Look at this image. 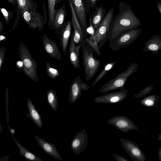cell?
Segmentation results:
<instances>
[{"label":"cell","mask_w":161,"mask_h":161,"mask_svg":"<svg viewBox=\"0 0 161 161\" xmlns=\"http://www.w3.org/2000/svg\"><path fill=\"white\" fill-rule=\"evenodd\" d=\"M141 24L140 20L130 5L126 3L120 2L119 12L111 23L108 39H112L124 31L137 28Z\"/></svg>","instance_id":"6da1fadb"},{"label":"cell","mask_w":161,"mask_h":161,"mask_svg":"<svg viewBox=\"0 0 161 161\" xmlns=\"http://www.w3.org/2000/svg\"><path fill=\"white\" fill-rule=\"evenodd\" d=\"M82 65L84 67L86 80H91L99 70L100 61L96 59L93 56L95 52L89 44L86 43L82 46Z\"/></svg>","instance_id":"7a4b0ae2"},{"label":"cell","mask_w":161,"mask_h":161,"mask_svg":"<svg viewBox=\"0 0 161 161\" xmlns=\"http://www.w3.org/2000/svg\"><path fill=\"white\" fill-rule=\"evenodd\" d=\"M114 8H110L94 31L93 35L88 38L90 41L98 45L99 49L103 47L108 39L111 23L114 18Z\"/></svg>","instance_id":"3957f363"},{"label":"cell","mask_w":161,"mask_h":161,"mask_svg":"<svg viewBox=\"0 0 161 161\" xmlns=\"http://www.w3.org/2000/svg\"><path fill=\"white\" fill-rule=\"evenodd\" d=\"M138 67V64L136 63L131 64L125 71L102 85L97 92L104 94L115 90L125 89V85L128 78L136 72Z\"/></svg>","instance_id":"277c9868"},{"label":"cell","mask_w":161,"mask_h":161,"mask_svg":"<svg viewBox=\"0 0 161 161\" xmlns=\"http://www.w3.org/2000/svg\"><path fill=\"white\" fill-rule=\"evenodd\" d=\"M19 51L20 59L23 63L22 70L25 74L32 80L38 82L36 62L32 58L27 48L22 43L19 44Z\"/></svg>","instance_id":"5b68a950"},{"label":"cell","mask_w":161,"mask_h":161,"mask_svg":"<svg viewBox=\"0 0 161 161\" xmlns=\"http://www.w3.org/2000/svg\"><path fill=\"white\" fill-rule=\"evenodd\" d=\"M142 28H135L124 31L109 40V46L112 51H117L131 44L141 35Z\"/></svg>","instance_id":"8992f818"},{"label":"cell","mask_w":161,"mask_h":161,"mask_svg":"<svg viewBox=\"0 0 161 161\" xmlns=\"http://www.w3.org/2000/svg\"><path fill=\"white\" fill-rule=\"evenodd\" d=\"M19 14L30 28L38 29L40 31L46 24L44 16L36 9L19 11Z\"/></svg>","instance_id":"52a82bcc"},{"label":"cell","mask_w":161,"mask_h":161,"mask_svg":"<svg viewBox=\"0 0 161 161\" xmlns=\"http://www.w3.org/2000/svg\"><path fill=\"white\" fill-rule=\"evenodd\" d=\"M121 144L130 158L134 161H145L146 157L137 144L127 139L120 138Z\"/></svg>","instance_id":"ba28073f"},{"label":"cell","mask_w":161,"mask_h":161,"mask_svg":"<svg viewBox=\"0 0 161 161\" xmlns=\"http://www.w3.org/2000/svg\"><path fill=\"white\" fill-rule=\"evenodd\" d=\"M107 123L115 127L123 132L127 133L130 130L139 131L140 130L129 118L125 116H116L109 119Z\"/></svg>","instance_id":"9c48e42d"},{"label":"cell","mask_w":161,"mask_h":161,"mask_svg":"<svg viewBox=\"0 0 161 161\" xmlns=\"http://www.w3.org/2000/svg\"><path fill=\"white\" fill-rule=\"evenodd\" d=\"M90 87L86 82L83 83L80 76L76 77L70 87L69 100L71 103L76 102L80 98L83 91H87Z\"/></svg>","instance_id":"30bf717a"},{"label":"cell","mask_w":161,"mask_h":161,"mask_svg":"<svg viewBox=\"0 0 161 161\" xmlns=\"http://www.w3.org/2000/svg\"><path fill=\"white\" fill-rule=\"evenodd\" d=\"M128 91L127 89L120 90L104 94L95 97L94 101L97 103H118L124 100L126 97Z\"/></svg>","instance_id":"8fae6325"},{"label":"cell","mask_w":161,"mask_h":161,"mask_svg":"<svg viewBox=\"0 0 161 161\" xmlns=\"http://www.w3.org/2000/svg\"><path fill=\"white\" fill-rule=\"evenodd\" d=\"M71 13V22L74 29L72 33L74 35V39L76 45L80 43L83 44L86 43L85 39L86 35L84 32L82 27L79 21L70 0H69Z\"/></svg>","instance_id":"7c38bea8"},{"label":"cell","mask_w":161,"mask_h":161,"mask_svg":"<svg viewBox=\"0 0 161 161\" xmlns=\"http://www.w3.org/2000/svg\"><path fill=\"white\" fill-rule=\"evenodd\" d=\"M87 143L88 136L84 129L75 134L71 142L70 147L74 154L78 155L84 150Z\"/></svg>","instance_id":"4fadbf2b"},{"label":"cell","mask_w":161,"mask_h":161,"mask_svg":"<svg viewBox=\"0 0 161 161\" xmlns=\"http://www.w3.org/2000/svg\"><path fill=\"white\" fill-rule=\"evenodd\" d=\"M72 3L77 18L85 33L86 32L87 25V12L82 0H70Z\"/></svg>","instance_id":"5bb4252c"},{"label":"cell","mask_w":161,"mask_h":161,"mask_svg":"<svg viewBox=\"0 0 161 161\" xmlns=\"http://www.w3.org/2000/svg\"><path fill=\"white\" fill-rule=\"evenodd\" d=\"M83 44L80 43L76 45L74 39V35L72 33L70 38L69 48V53L70 61L76 69L78 68L80 70L81 67L79 59L80 50Z\"/></svg>","instance_id":"9a60e30c"},{"label":"cell","mask_w":161,"mask_h":161,"mask_svg":"<svg viewBox=\"0 0 161 161\" xmlns=\"http://www.w3.org/2000/svg\"><path fill=\"white\" fill-rule=\"evenodd\" d=\"M42 42L45 50L50 57L58 60H61L62 56L58 47L47 35L43 36Z\"/></svg>","instance_id":"2e32d148"},{"label":"cell","mask_w":161,"mask_h":161,"mask_svg":"<svg viewBox=\"0 0 161 161\" xmlns=\"http://www.w3.org/2000/svg\"><path fill=\"white\" fill-rule=\"evenodd\" d=\"M35 138L38 146L43 150V152L46 153L58 160H62V158L53 144L50 143L45 141L40 138L38 135L35 136Z\"/></svg>","instance_id":"e0dca14e"},{"label":"cell","mask_w":161,"mask_h":161,"mask_svg":"<svg viewBox=\"0 0 161 161\" xmlns=\"http://www.w3.org/2000/svg\"><path fill=\"white\" fill-rule=\"evenodd\" d=\"M72 25L71 21L69 20L67 22H64L60 29V45L65 55H66V53L71 32Z\"/></svg>","instance_id":"ac0fdd59"},{"label":"cell","mask_w":161,"mask_h":161,"mask_svg":"<svg viewBox=\"0 0 161 161\" xmlns=\"http://www.w3.org/2000/svg\"><path fill=\"white\" fill-rule=\"evenodd\" d=\"M144 52H151L155 54L161 50V35H155L153 36L146 42L142 50Z\"/></svg>","instance_id":"d6986e66"},{"label":"cell","mask_w":161,"mask_h":161,"mask_svg":"<svg viewBox=\"0 0 161 161\" xmlns=\"http://www.w3.org/2000/svg\"><path fill=\"white\" fill-rule=\"evenodd\" d=\"M106 9L101 5L98 7L97 5L95 7V10L92 15L89 14L90 20L95 31L98 28L103 20L105 15Z\"/></svg>","instance_id":"ffe728a7"},{"label":"cell","mask_w":161,"mask_h":161,"mask_svg":"<svg viewBox=\"0 0 161 161\" xmlns=\"http://www.w3.org/2000/svg\"><path fill=\"white\" fill-rule=\"evenodd\" d=\"M67 15L66 7L63 4L60 7L55 13L52 28L56 30H59L62 26Z\"/></svg>","instance_id":"44dd1931"},{"label":"cell","mask_w":161,"mask_h":161,"mask_svg":"<svg viewBox=\"0 0 161 161\" xmlns=\"http://www.w3.org/2000/svg\"><path fill=\"white\" fill-rule=\"evenodd\" d=\"M27 105L28 110V117H30L34 124L39 128H41L42 123L41 115L36 109L31 99L27 98Z\"/></svg>","instance_id":"7402d4cb"},{"label":"cell","mask_w":161,"mask_h":161,"mask_svg":"<svg viewBox=\"0 0 161 161\" xmlns=\"http://www.w3.org/2000/svg\"><path fill=\"white\" fill-rule=\"evenodd\" d=\"M13 138L19 149V154L24 157L25 159L28 160L43 161L35 154L24 147L16 140L14 137H13Z\"/></svg>","instance_id":"603a6c76"},{"label":"cell","mask_w":161,"mask_h":161,"mask_svg":"<svg viewBox=\"0 0 161 161\" xmlns=\"http://www.w3.org/2000/svg\"><path fill=\"white\" fill-rule=\"evenodd\" d=\"M19 11L23 10L36 9L37 5L33 0H16Z\"/></svg>","instance_id":"cb8c5ba5"},{"label":"cell","mask_w":161,"mask_h":161,"mask_svg":"<svg viewBox=\"0 0 161 161\" xmlns=\"http://www.w3.org/2000/svg\"><path fill=\"white\" fill-rule=\"evenodd\" d=\"M48 104L54 111L58 109V102L56 92L53 90H49L47 93Z\"/></svg>","instance_id":"d4e9b609"},{"label":"cell","mask_w":161,"mask_h":161,"mask_svg":"<svg viewBox=\"0 0 161 161\" xmlns=\"http://www.w3.org/2000/svg\"><path fill=\"white\" fill-rule=\"evenodd\" d=\"M159 101L158 96L157 95L153 94L142 99L140 101V103L142 105L144 106L153 107L156 106Z\"/></svg>","instance_id":"484cf974"},{"label":"cell","mask_w":161,"mask_h":161,"mask_svg":"<svg viewBox=\"0 0 161 161\" xmlns=\"http://www.w3.org/2000/svg\"><path fill=\"white\" fill-rule=\"evenodd\" d=\"M56 0H47L48 11V25L52 26L56 10L55 9Z\"/></svg>","instance_id":"4316f807"},{"label":"cell","mask_w":161,"mask_h":161,"mask_svg":"<svg viewBox=\"0 0 161 161\" xmlns=\"http://www.w3.org/2000/svg\"><path fill=\"white\" fill-rule=\"evenodd\" d=\"M116 62L113 61L107 64L93 82L92 86H95L106 73L113 68Z\"/></svg>","instance_id":"83f0119b"},{"label":"cell","mask_w":161,"mask_h":161,"mask_svg":"<svg viewBox=\"0 0 161 161\" xmlns=\"http://www.w3.org/2000/svg\"><path fill=\"white\" fill-rule=\"evenodd\" d=\"M45 68L47 75L51 78L55 79L60 75L59 70L52 68L48 62L46 63Z\"/></svg>","instance_id":"f1b7e54d"},{"label":"cell","mask_w":161,"mask_h":161,"mask_svg":"<svg viewBox=\"0 0 161 161\" xmlns=\"http://www.w3.org/2000/svg\"><path fill=\"white\" fill-rule=\"evenodd\" d=\"M86 8L87 13L91 14V8H95L97 3L99 0H82Z\"/></svg>","instance_id":"f546056e"},{"label":"cell","mask_w":161,"mask_h":161,"mask_svg":"<svg viewBox=\"0 0 161 161\" xmlns=\"http://www.w3.org/2000/svg\"><path fill=\"white\" fill-rule=\"evenodd\" d=\"M153 89V86H150L145 87L137 94H135L134 96L136 98L142 97L151 93Z\"/></svg>","instance_id":"4dcf8cb0"},{"label":"cell","mask_w":161,"mask_h":161,"mask_svg":"<svg viewBox=\"0 0 161 161\" xmlns=\"http://www.w3.org/2000/svg\"><path fill=\"white\" fill-rule=\"evenodd\" d=\"M85 40L86 43L89 44L92 47L96 52L97 55L100 56L101 55V53L99 50L100 49L98 47V45L90 41L87 37H86Z\"/></svg>","instance_id":"1f68e13d"},{"label":"cell","mask_w":161,"mask_h":161,"mask_svg":"<svg viewBox=\"0 0 161 161\" xmlns=\"http://www.w3.org/2000/svg\"><path fill=\"white\" fill-rule=\"evenodd\" d=\"M0 10L3 14L6 22L7 24L8 23L10 19L12 17L13 15H10V12L4 8H1Z\"/></svg>","instance_id":"d6a6232c"},{"label":"cell","mask_w":161,"mask_h":161,"mask_svg":"<svg viewBox=\"0 0 161 161\" xmlns=\"http://www.w3.org/2000/svg\"><path fill=\"white\" fill-rule=\"evenodd\" d=\"M6 49L4 47L0 48V71L2 68L5 54Z\"/></svg>","instance_id":"836d02e7"},{"label":"cell","mask_w":161,"mask_h":161,"mask_svg":"<svg viewBox=\"0 0 161 161\" xmlns=\"http://www.w3.org/2000/svg\"><path fill=\"white\" fill-rule=\"evenodd\" d=\"M5 102L6 105V113L7 123H9V117L8 111V89L6 88L5 93Z\"/></svg>","instance_id":"e575fe53"},{"label":"cell","mask_w":161,"mask_h":161,"mask_svg":"<svg viewBox=\"0 0 161 161\" xmlns=\"http://www.w3.org/2000/svg\"><path fill=\"white\" fill-rule=\"evenodd\" d=\"M112 156L115 159L116 161H129L122 156L118 154L112 153Z\"/></svg>","instance_id":"d590c367"},{"label":"cell","mask_w":161,"mask_h":161,"mask_svg":"<svg viewBox=\"0 0 161 161\" xmlns=\"http://www.w3.org/2000/svg\"><path fill=\"white\" fill-rule=\"evenodd\" d=\"M43 9L44 12L43 14H44V17L45 20V22L46 24L47 21V11L45 7V5L43 4Z\"/></svg>","instance_id":"8d00e7d4"},{"label":"cell","mask_w":161,"mask_h":161,"mask_svg":"<svg viewBox=\"0 0 161 161\" xmlns=\"http://www.w3.org/2000/svg\"><path fill=\"white\" fill-rule=\"evenodd\" d=\"M8 130L12 135V137H14V134L15 133V130L13 128H11L9 125H8Z\"/></svg>","instance_id":"74e56055"},{"label":"cell","mask_w":161,"mask_h":161,"mask_svg":"<svg viewBox=\"0 0 161 161\" xmlns=\"http://www.w3.org/2000/svg\"><path fill=\"white\" fill-rule=\"evenodd\" d=\"M157 8L161 15V2H158L157 4Z\"/></svg>","instance_id":"f35d334b"},{"label":"cell","mask_w":161,"mask_h":161,"mask_svg":"<svg viewBox=\"0 0 161 161\" xmlns=\"http://www.w3.org/2000/svg\"><path fill=\"white\" fill-rule=\"evenodd\" d=\"M4 28L3 24V22L1 21L0 22V34H1L3 32Z\"/></svg>","instance_id":"ab89813d"},{"label":"cell","mask_w":161,"mask_h":161,"mask_svg":"<svg viewBox=\"0 0 161 161\" xmlns=\"http://www.w3.org/2000/svg\"><path fill=\"white\" fill-rule=\"evenodd\" d=\"M158 157L159 160L161 161V147H160L158 149Z\"/></svg>","instance_id":"60d3db41"},{"label":"cell","mask_w":161,"mask_h":161,"mask_svg":"<svg viewBox=\"0 0 161 161\" xmlns=\"http://www.w3.org/2000/svg\"><path fill=\"white\" fill-rule=\"evenodd\" d=\"M8 3L12 4L14 5H15L17 3L16 0H6Z\"/></svg>","instance_id":"b9f144b4"},{"label":"cell","mask_w":161,"mask_h":161,"mask_svg":"<svg viewBox=\"0 0 161 161\" xmlns=\"http://www.w3.org/2000/svg\"><path fill=\"white\" fill-rule=\"evenodd\" d=\"M158 139L159 141H161V126H160V133L158 135Z\"/></svg>","instance_id":"7bdbcfd3"},{"label":"cell","mask_w":161,"mask_h":161,"mask_svg":"<svg viewBox=\"0 0 161 161\" xmlns=\"http://www.w3.org/2000/svg\"><path fill=\"white\" fill-rule=\"evenodd\" d=\"M3 127L2 126L1 124H0V133H1L3 132Z\"/></svg>","instance_id":"ee69618b"},{"label":"cell","mask_w":161,"mask_h":161,"mask_svg":"<svg viewBox=\"0 0 161 161\" xmlns=\"http://www.w3.org/2000/svg\"><path fill=\"white\" fill-rule=\"evenodd\" d=\"M62 0H56V4L59 3Z\"/></svg>","instance_id":"f6af8a7d"},{"label":"cell","mask_w":161,"mask_h":161,"mask_svg":"<svg viewBox=\"0 0 161 161\" xmlns=\"http://www.w3.org/2000/svg\"><path fill=\"white\" fill-rule=\"evenodd\" d=\"M5 38V37L3 36H2V35H1L0 36V41L1 40H2L4 38Z\"/></svg>","instance_id":"bcb514c9"},{"label":"cell","mask_w":161,"mask_h":161,"mask_svg":"<svg viewBox=\"0 0 161 161\" xmlns=\"http://www.w3.org/2000/svg\"><path fill=\"white\" fill-rule=\"evenodd\" d=\"M160 73H161V70H160Z\"/></svg>","instance_id":"7dc6e473"}]
</instances>
